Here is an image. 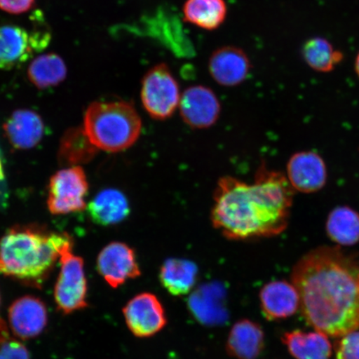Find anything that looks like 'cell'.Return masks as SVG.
<instances>
[{
    "mask_svg": "<svg viewBox=\"0 0 359 359\" xmlns=\"http://www.w3.org/2000/svg\"><path fill=\"white\" fill-rule=\"evenodd\" d=\"M286 172V178L294 191L311 194L326 185V165L316 151H300L292 155L287 163Z\"/></svg>",
    "mask_w": 359,
    "mask_h": 359,
    "instance_id": "cell-12",
    "label": "cell"
},
{
    "mask_svg": "<svg viewBox=\"0 0 359 359\" xmlns=\"http://www.w3.org/2000/svg\"><path fill=\"white\" fill-rule=\"evenodd\" d=\"M198 267L194 262L185 259H168L160 269L161 285L174 296L185 295L194 288Z\"/></svg>",
    "mask_w": 359,
    "mask_h": 359,
    "instance_id": "cell-20",
    "label": "cell"
},
{
    "mask_svg": "<svg viewBox=\"0 0 359 359\" xmlns=\"http://www.w3.org/2000/svg\"><path fill=\"white\" fill-rule=\"evenodd\" d=\"M83 128L97 150L114 154L136 143L142 120L131 102H93L85 112Z\"/></svg>",
    "mask_w": 359,
    "mask_h": 359,
    "instance_id": "cell-4",
    "label": "cell"
},
{
    "mask_svg": "<svg viewBox=\"0 0 359 359\" xmlns=\"http://www.w3.org/2000/svg\"><path fill=\"white\" fill-rule=\"evenodd\" d=\"M88 183L82 168L58 170L49 182L48 208L53 215L83 212L87 208Z\"/></svg>",
    "mask_w": 359,
    "mask_h": 359,
    "instance_id": "cell-7",
    "label": "cell"
},
{
    "mask_svg": "<svg viewBox=\"0 0 359 359\" xmlns=\"http://www.w3.org/2000/svg\"><path fill=\"white\" fill-rule=\"evenodd\" d=\"M70 240L65 233L40 226L13 227L0 239V273L27 285H42Z\"/></svg>",
    "mask_w": 359,
    "mask_h": 359,
    "instance_id": "cell-3",
    "label": "cell"
},
{
    "mask_svg": "<svg viewBox=\"0 0 359 359\" xmlns=\"http://www.w3.org/2000/svg\"><path fill=\"white\" fill-rule=\"evenodd\" d=\"M123 312L129 330L137 338H149L168 324L163 304L151 293L135 296L126 304Z\"/></svg>",
    "mask_w": 359,
    "mask_h": 359,
    "instance_id": "cell-9",
    "label": "cell"
},
{
    "mask_svg": "<svg viewBox=\"0 0 359 359\" xmlns=\"http://www.w3.org/2000/svg\"><path fill=\"white\" fill-rule=\"evenodd\" d=\"M97 151L83 128H70L61 139L60 160L62 163L72 167H78L79 164L88 163L93 158Z\"/></svg>",
    "mask_w": 359,
    "mask_h": 359,
    "instance_id": "cell-25",
    "label": "cell"
},
{
    "mask_svg": "<svg viewBox=\"0 0 359 359\" xmlns=\"http://www.w3.org/2000/svg\"><path fill=\"white\" fill-rule=\"evenodd\" d=\"M294 192L285 175L264 165L252 184L222 177L214 193L213 226L229 240L280 235L288 226Z\"/></svg>",
    "mask_w": 359,
    "mask_h": 359,
    "instance_id": "cell-2",
    "label": "cell"
},
{
    "mask_svg": "<svg viewBox=\"0 0 359 359\" xmlns=\"http://www.w3.org/2000/svg\"><path fill=\"white\" fill-rule=\"evenodd\" d=\"M250 62L241 48L226 46L217 49L209 60V72L224 87H236L243 83L250 71Z\"/></svg>",
    "mask_w": 359,
    "mask_h": 359,
    "instance_id": "cell-15",
    "label": "cell"
},
{
    "mask_svg": "<svg viewBox=\"0 0 359 359\" xmlns=\"http://www.w3.org/2000/svg\"><path fill=\"white\" fill-rule=\"evenodd\" d=\"M282 341L296 359H330L332 345L327 335L321 332H287Z\"/></svg>",
    "mask_w": 359,
    "mask_h": 359,
    "instance_id": "cell-21",
    "label": "cell"
},
{
    "mask_svg": "<svg viewBox=\"0 0 359 359\" xmlns=\"http://www.w3.org/2000/svg\"><path fill=\"white\" fill-rule=\"evenodd\" d=\"M264 347V332L257 323L242 320L232 327L226 342L229 355L236 359H257Z\"/></svg>",
    "mask_w": 359,
    "mask_h": 359,
    "instance_id": "cell-18",
    "label": "cell"
},
{
    "mask_svg": "<svg viewBox=\"0 0 359 359\" xmlns=\"http://www.w3.org/2000/svg\"><path fill=\"white\" fill-rule=\"evenodd\" d=\"M48 324L46 305L35 296L26 295L8 309V325L13 335L22 340L36 338Z\"/></svg>",
    "mask_w": 359,
    "mask_h": 359,
    "instance_id": "cell-13",
    "label": "cell"
},
{
    "mask_svg": "<svg viewBox=\"0 0 359 359\" xmlns=\"http://www.w3.org/2000/svg\"><path fill=\"white\" fill-rule=\"evenodd\" d=\"M8 141L18 149H29L42 140L44 124L37 112L20 109L4 126Z\"/></svg>",
    "mask_w": 359,
    "mask_h": 359,
    "instance_id": "cell-17",
    "label": "cell"
},
{
    "mask_svg": "<svg viewBox=\"0 0 359 359\" xmlns=\"http://www.w3.org/2000/svg\"><path fill=\"white\" fill-rule=\"evenodd\" d=\"M227 15L224 0H187L183 15L190 24L205 30H215L221 26Z\"/></svg>",
    "mask_w": 359,
    "mask_h": 359,
    "instance_id": "cell-23",
    "label": "cell"
},
{
    "mask_svg": "<svg viewBox=\"0 0 359 359\" xmlns=\"http://www.w3.org/2000/svg\"><path fill=\"white\" fill-rule=\"evenodd\" d=\"M50 39L47 32L30 33L20 26H0V70L25 64L34 53L43 50Z\"/></svg>",
    "mask_w": 359,
    "mask_h": 359,
    "instance_id": "cell-8",
    "label": "cell"
},
{
    "mask_svg": "<svg viewBox=\"0 0 359 359\" xmlns=\"http://www.w3.org/2000/svg\"><path fill=\"white\" fill-rule=\"evenodd\" d=\"M0 359H30V354L21 341L10 336L0 339Z\"/></svg>",
    "mask_w": 359,
    "mask_h": 359,
    "instance_id": "cell-28",
    "label": "cell"
},
{
    "mask_svg": "<svg viewBox=\"0 0 359 359\" xmlns=\"http://www.w3.org/2000/svg\"><path fill=\"white\" fill-rule=\"evenodd\" d=\"M10 334H8V327L6 324V322L0 318V339H4L10 337Z\"/></svg>",
    "mask_w": 359,
    "mask_h": 359,
    "instance_id": "cell-31",
    "label": "cell"
},
{
    "mask_svg": "<svg viewBox=\"0 0 359 359\" xmlns=\"http://www.w3.org/2000/svg\"><path fill=\"white\" fill-rule=\"evenodd\" d=\"M97 268L103 279L114 289L142 273L134 250L118 241L111 242L101 250Z\"/></svg>",
    "mask_w": 359,
    "mask_h": 359,
    "instance_id": "cell-10",
    "label": "cell"
},
{
    "mask_svg": "<svg viewBox=\"0 0 359 359\" xmlns=\"http://www.w3.org/2000/svg\"><path fill=\"white\" fill-rule=\"evenodd\" d=\"M355 71L359 78V53H358L355 60Z\"/></svg>",
    "mask_w": 359,
    "mask_h": 359,
    "instance_id": "cell-32",
    "label": "cell"
},
{
    "mask_svg": "<svg viewBox=\"0 0 359 359\" xmlns=\"http://www.w3.org/2000/svg\"><path fill=\"white\" fill-rule=\"evenodd\" d=\"M0 157H2L1 148H0Z\"/></svg>",
    "mask_w": 359,
    "mask_h": 359,
    "instance_id": "cell-33",
    "label": "cell"
},
{
    "mask_svg": "<svg viewBox=\"0 0 359 359\" xmlns=\"http://www.w3.org/2000/svg\"><path fill=\"white\" fill-rule=\"evenodd\" d=\"M303 316L318 332L341 337L359 329V259L339 246H320L292 271Z\"/></svg>",
    "mask_w": 359,
    "mask_h": 359,
    "instance_id": "cell-1",
    "label": "cell"
},
{
    "mask_svg": "<svg viewBox=\"0 0 359 359\" xmlns=\"http://www.w3.org/2000/svg\"><path fill=\"white\" fill-rule=\"evenodd\" d=\"M8 199V190L4 172L3 159L0 157V209L6 208Z\"/></svg>",
    "mask_w": 359,
    "mask_h": 359,
    "instance_id": "cell-30",
    "label": "cell"
},
{
    "mask_svg": "<svg viewBox=\"0 0 359 359\" xmlns=\"http://www.w3.org/2000/svg\"><path fill=\"white\" fill-rule=\"evenodd\" d=\"M181 96L177 81L167 65L151 67L142 79L141 100L152 118L165 120L172 116L179 107Z\"/></svg>",
    "mask_w": 359,
    "mask_h": 359,
    "instance_id": "cell-6",
    "label": "cell"
},
{
    "mask_svg": "<svg viewBox=\"0 0 359 359\" xmlns=\"http://www.w3.org/2000/svg\"><path fill=\"white\" fill-rule=\"evenodd\" d=\"M182 118L193 128L212 127L221 114V103L212 89L196 85L184 91L179 103Z\"/></svg>",
    "mask_w": 359,
    "mask_h": 359,
    "instance_id": "cell-11",
    "label": "cell"
},
{
    "mask_svg": "<svg viewBox=\"0 0 359 359\" xmlns=\"http://www.w3.org/2000/svg\"><path fill=\"white\" fill-rule=\"evenodd\" d=\"M61 269L55 287L58 311L69 314L88 307V281L82 258L73 253L72 240L60 251Z\"/></svg>",
    "mask_w": 359,
    "mask_h": 359,
    "instance_id": "cell-5",
    "label": "cell"
},
{
    "mask_svg": "<svg viewBox=\"0 0 359 359\" xmlns=\"http://www.w3.org/2000/svg\"><path fill=\"white\" fill-rule=\"evenodd\" d=\"M36 0H0V10L10 15H22L31 10Z\"/></svg>",
    "mask_w": 359,
    "mask_h": 359,
    "instance_id": "cell-29",
    "label": "cell"
},
{
    "mask_svg": "<svg viewBox=\"0 0 359 359\" xmlns=\"http://www.w3.org/2000/svg\"><path fill=\"white\" fill-rule=\"evenodd\" d=\"M67 74L64 60L53 53L36 57L27 71L30 82L39 89L57 86L64 82Z\"/></svg>",
    "mask_w": 359,
    "mask_h": 359,
    "instance_id": "cell-24",
    "label": "cell"
},
{
    "mask_svg": "<svg viewBox=\"0 0 359 359\" xmlns=\"http://www.w3.org/2000/svg\"><path fill=\"white\" fill-rule=\"evenodd\" d=\"M302 55L308 66L320 73H330L344 60L342 52L337 50L330 41L320 37L305 42Z\"/></svg>",
    "mask_w": 359,
    "mask_h": 359,
    "instance_id": "cell-26",
    "label": "cell"
},
{
    "mask_svg": "<svg viewBox=\"0 0 359 359\" xmlns=\"http://www.w3.org/2000/svg\"><path fill=\"white\" fill-rule=\"evenodd\" d=\"M326 233L338 246H352L359 242V213L349 206H338L327 215Z\"/></svg>",
    "mask_w": 359,
    "mask_h": 359,
    "instance_id": "cell-22",
    "label": "cell"
},
{
    "mask_svg": "<svg viewBox=\"0 0 359 359\" xmlns=\"http://www.w3.org/2000/svg\"><path fill=\"white\" fill-rule=\"evenodd\" d=\"M335 359H359V332L341 336L335 344Z\"/></svg>",
    "mask_w": 359,
    "mask_h": 359,
    "instance_id": "cell-27",
    "label": "cell"
},
{
    "mask_svg": "<svg viewBox=\"0 0 359 359\" xmlns=\"http://www.w3.org/2000/svg\"><path fill=\"white\" fill-rule=\"evenodd\" d=\"M188 308L193 317L201 325H223L229 316L226 288L218 282L201 285L188 299Z\"/></svg>",
    "mask_w": 359,
    "mask_h": 359,
    "instance_id": "cell-14",
    "label": "cell"
},
{
    "mask_svg": "<svg viewBox=\"0 0 359 359\" xmlns=\"http://www.w3.org/2000/svg\"><path fill=\"white\" fill-rule=\"evenodd\" d=\"M93 221L103 226H114L128 217L130 205L127 197L116 189H105L94 197L88 205Z\"/></svg>",
    "mask_w": 359,
    "mask_h": 359,
    "instance_id": "cell-19",
    "label": "cell"
},
{
    "mask_svg": "<svg viewBox=\"0 0 359 359\" xmlns=\"http://www.w3.org/2000/svg\"><path fill=\"white\" fill-rule=\"evenodd\" d=\"M259 299L264 316L269 320H285L300 306L297 290L284 280L268 283L260 291Z\"/></svg>",
    "mask_w": 359,
    "mask_h": 359,
    "instance_id": "cell-16",
    "label": "cell"
}]
</instances>
